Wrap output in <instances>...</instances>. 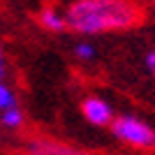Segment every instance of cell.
I'll return each instance as SVG.
<instances>
[{
  "instance_id": "cell-5",
  "label": "cell",
  "mask_w": 155,
  "mask_h": 155,
  "mask_svg": "<svg viewBox=\"0 0 155 155\" xmlns=\"http://www.w3.org/2000/svg\"><path fill=\"white\" fill-rule=\"evenodd\" d=\"M37 23L44 30L49 32H65L67 30V21H65V14L58 12L56 7H42L37 14Z\"/></svg>"
},
{
  "instance_id": "cell-1",
  "label": "cell",
  "mask_w": 155,
  "mask_h": 155,
  "mask_svg": "<svg viewBox=\"0 0 155 155\" xmlns=\"http://www.w3.org/2000/svg\"><path fill=\"white\" fill-rule=\"evenodd\" d=\"M63 14L67 30L84 37L132 30L143 21V9L134 0H72Z\"/></svg>"
},
{
  "instance_id": "cell-9",
  "label": "cell",
  "mask_w": 155,
  "mask_h": 155,
  "mask_svg": "<svg viewBox=\"0 0 155 155\" xmlns=\"http://www.w3.org/2000/svg\"><path fill=\"white\" fill-rule=\"evenodd\" d=\"M143 65H146V70H148V72L155 74V49L146 51V56H143Z\"/></svg>"
},
{
  "instance_id": "cell-12",
  "label": "cell",
  "mask_w": 155,
  "mask_h": 155,
  "mask_svg": "<svg viewBox=\"0 0 155 155\" xmlns=\"http://www.w3.org/2000/svg\"><path fill=\"white\" fill-rule=\"evenodd\" d=\"M134 2H139V0H134Z\"/></svg>"
},
{
  "instance_id": "cell-10",
  "label": "cell",
  "mask_w": 155,
  "mask_h": 155,
  "mask_svg": "<svg viewBox=\"0 0 155 155\" xmlns=\"http://www.w3.org/2000/svg\"><path fill=\"white\" fill-rule=\"evenodd\" d=\"M0 81H5V63H0Z\"/></svg>"
},
{
  "instance_id": "cell-6",
  "label": "cell",
  "mask_w": 155,
  "mask_h": 155,
  "mask_svg": "<svg viewBox=\"0 0 155 155\" xmlns=\"http://www.w3.org/2000/svg\"><path fill=\"white\" fill-rule=\"evenodd\" d=\"M23 123H26V114H23V109H21L19 104H16V107H9V109H5V111H0V125L5 130L16 132V130L23 127Z\"/></svg>"
},
{
  "instance_id": "cell-13",
  "label": "cell",
  "mask_w": 155,
  "mask_h": 155,
  "mask_svg": "<svg viewBox=\"0 0 155 155\" xmlns=\"http://www.w3.org/2000/svg\"><path fill=\"white\" fill-rule=\"evenodd\" d=\"M153 5H155V0H153Z\"/></svg>"
},
{
  "instance_id": "cell-4",
  "label": "cell",
  "mask_w": 155,
  "mask_h": 155,
  "mask_svg": "<svg viewBox=\"0 0 155 155\" xmlns=\"http://www.w3.org/2000/svg\"><path fill=\"white\" fill-rule=\"evenodd\" d=\"M81 114H84V118L91 125H95V127H109L111 120L116 118L111 104L100 95H86L84 100H81Z\"/></svg>"
},
{
  "instance_id": "cell-11",
  "label": "cell",
  "mask_w": 155,
  "mask_h": 155,
  "mask_svg": "<svg viewBox=\"0 0 155 155\" xmlns=\"http://www.w3.org/2000/svg\"><path fill=\"white\" fill-rule=\"evenodd\" d=\"M0 63H2V44H0Z\"/></svg>"
},
{
  "instance_id": "cell-3",
  "label": "cell",
  "mask_w": 155,
  "mask_h": 155,
  "mask_svg": "<svg viewBox=\"0 0 155 155\" xmlns=\"http://www.w3.org/2000/svg\"><path fill=\"white\" fill-rule=\"evenodd\" d=\"M23 155H97L93 150H86L81 146L60 141L56 137H44V134H35L28 137L23 143Z\"/></svg>"
},
{
  "instance_id": "cell-7",
  "label": "cell",
  "mask_w": 155,
  "mask_h": 155,
  "mask_svg": "<svg viewBox=\"0 0 155 155\" xmlns=\"http://www.w3.org/2000/svg\"><path fill=\"white\" fill-rule=\"evenodd\" d=\"M16 93L5 84V81H0V111L9 109V107H16Z\"/></svg>"
},
{
  "instance_id": "cell-8",
  "label": "cell",
  "mask_w": 155,
  "mask_h": 155,
  "mask_svg": "<svg viewBox=\"0 0 155 155\" xmlns=\"http://www.w3.org/2000/svg\"><path fill=\"white\" fill-rule=\"evenodd\" d=\"M95 46L91 44V42H79V44H74V58L81 60V63H88V60L95 58Z\"/></svg>"
},
{
  "instance_id": "cell-2",
  "label": "cell",
  "mask_w": 155,
  "mask_h": 155,
  "mask_svg": "<svg viewBox=\"0 0 155 155\" xmlns=\"http://www.w3.org/2000/svg\"><path fill=\"white\" fill-rule=\"evenodd\" d=\"M109 127L114 132V137L125 146H132V148H139V150L155 148V127L141 118L130 116V114L116 116Z\"/></svg>"
}]
</instances>
